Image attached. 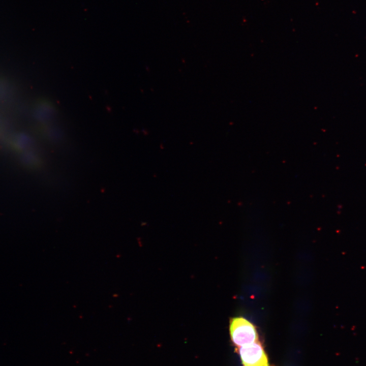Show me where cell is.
Masks as SVG:
<instances>
[{
	"label": "cell",
	"mask_w": 366,
	"mask_h": 366,
	"mask_svg": "<svg viewBox=\"0 0 366 366\" xmlns=\"http://www.w3.org/2000/svg\"><path fill=\"white\" fill-rule=\"evenodd\" d=\"M229 331L231 340L237 346H243L259 341L256 327L242 317L232 318Z\"/></svg>",
	"instance_id": "obj_1"
},
{
	"label": "cell",
	"mask_w": 366,
	"mask_h": 366,
	"mask_svg": "<svg viewBox=\"0 0 366 366\" xmlns=\"http://www.w3.org/2000/svg\"><path fill=\"white\" fill-rule=\"evenodd\" d=\"M238 350L243 366H269L267 354L259 341L241 346Z\"/></svg>",
	"instance_id": "obj_2"
}]
</instances>
